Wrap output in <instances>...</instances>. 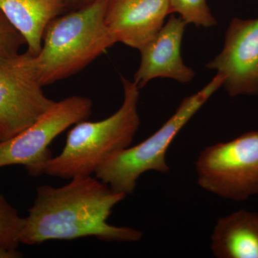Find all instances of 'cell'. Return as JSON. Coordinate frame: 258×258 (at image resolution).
Masks as SVG:
<instances>
[{
	"instance_id": "1",
	"label": "cell",
	"mask_w": 258,
	"mask_h": 258,
	"mask_svg": "<svg viewBox=\"0 0 258 258\" xmlns=\"http://www.w3.org/2000/svg\"><path fill=\"white\" fill-rule=\"evenodd\" d=\"M125 197L93 175L76 176L58 187L38 186L25 217L20 243L35 245L88 237L106 242H137L142 237L141 231L108 222L113 208Z\"/></svg>"
},
{
	"instance_id": "2",
	"label": "cell",
	"mask_w": 258,
	"mask_h": 258,
	"mask_svg": "<svg viewBox=\"0 0 258 258\" xmlns=\"http://www.w3.org/2000/svg\"><path fill=\"white\" fill-rule=\"evenodd\" d=\"M108 2L95 0L48 24L41 50L32 56L34 69L42 86L79 72L116 43L106 23Z\"/></svg>"
},
{
	"instance_id": "3",
	"label": "cell",
	"mask_w": 258,
	"mask_h": 258,
	"mask_svg": "<svg viewBox=\"0 0 258 258\" xmlns=\"http://www.w3.org/2000/svg\"><path fill=\"white\" fill-rule=\"evenodd\" d=\"M123 101L118 111L99 121H80L69 131L63 149L42 167V174L72 179L91 176L112 156L130 147L140 125L139 89L122 78Z\"/></svg>"
},
{
	"instance_id": "4",
	"label": "cell",
	"mask_w": 258,
	"mask_h": 258,
	"mask_svg": "<svg viewBox=\"0 0 258 258\" xmlns=\"http://www.w3.org/2000/svg\"><path fill=\"white\" fill-rule=\"evenodd\" d=\"M217 74L198 93L185 98L165 123L149 138L112 156L95 173V176L115 191L129 195L134 192L142 174L154 171L166 174L169 167L166 152L173 141L186 123L223 86Z\"/></svg>"
},
{
	"instance_id": "5",
	"label": "cell",
	"mask_w": 258,
	"mask_h": 258,
	"mask_svg": "<svg viewBox=\"0 0 258 258\" xmlns=\"http://www.w3.org/2000/svg\"><path fill=\"white\" fill-rule=\"evenodd\" d=\"M200 187L241 202L258 195V132L203 149L195 162Z\"/></svg>"
},
{
	"instance_id": "6",
	"label": "cell",
	"mask_w": 258,
	"mask_h": 258,
	"mask_svg": "<svg viewBox=\"0 0 258 258\" xmlns=\"http://www.w3.org/2000/svg\"><path fill=\"white\" fill-rule=\"evenodd\" d=\"M93 103L87 97L73 96L60 101L32 124L15 137L0 142V168L25 166L30 175H42V167L51 157L49 146L66 129L92 113Z\"/></svg>"
},
{
	"instance_id": "7",
	"label": "cell",
	"mask_w": 258,
	"mask_h": 258,
	"mask_svg": "<svg viewBox=\"0 0 258 258\" xmlns=\"http://www.w3.org/2000/svg\"><path fill=\"white\" fill-rule=\"evenodd\" d=\"M42 87L28 52L0 57V142L23 132L53 106Z\"/></svg>"
},
{
	"instance_id": "8",
	"label": "cell",
	"mask_w": 258,
	"mask_h": 258,
	"mask_svg": "<svg viewBox=\"0 0 258 258\" xmlns=\"http://www.w3.org/2000/svg\"><path fill=\"white\" fill-rule=\"evenodd\" d=\"M207 67L222 76L230 96L257 95L258 18H234L223 48Z\"/></svg>"
},
{
	"instance_id": "9",
	"label": "cell",
	"mask_w": 258,
	"mask_h": 258,
	"mask_svg": "<svg viewBox=\"0 0 258 258\" xmlns=\"http://www.w3.org/2000/svg\"><path fill=\"white\" fill-rule=\"evenodd\" d=\"M186 26L182 19L172 15L154 38L140 50V66L134 81L139 88L157 78L173 79L181 83L193 79L195 72L184 64L181 55Z\"/></svg>"
},
{
	"instance_id": "10",
	"label": "cell",
	"mask_w": 258,
	"mask_h": 258,
	"mask_svg": "<svg viewBox=\"0 0 258 258\" xmlns=\"http://www.w3.org/2000/svg\"><path fill=\"white\" fill-rule=\"evenodd\" d=\"M169 0H109L106 23L117 42L140 51L164 26Z\"/></svg>"
},
{
	"instance_id": "11",
	"label": "cell",
	"mask_w": 258,
	"mask_h": 258,
	"mask_svg": "<svg viewBox=\"0 0 258 258\" xmlns=\"http://www.w3.org/2000/svg\"><path fill=\"white\" fill-rule=\"evenodd\" d=\"M64 7L63 0H0V11L21 34L32 56L41 50L45 29Z\"/></svg>"
},
{
	"instance_id": "12",
	"label": "cell",
	"mask_w": 258,
	"mask_h": 258,
	"mask_svg": "<svg viewBox=\"0 0 258 258\" xmlns=\"http://www.w3.org/2000/svg\"><path fill=\"white\" fill-rule=\"evenodd\" d=\"M211 249L218 258H258V214L240 210L219 219Z\"/></svg>"
},
{
	"instance_id": "13",
	"label": "cell",
	"mask_w": 258,
	"mask_h": 258,
	"mask_svg": "<svg viewBox=\"0 0 258 258\" xmlns=\"http://www.w3.org/2000/svg\"><path fill=\"white\" fill-rule=\"evenodd\" d=\"M25 225V217L19 215L3 195L0 194V249L16 250Z\"/></svg>"
},
{
	"instance_id": "14",
	"label": "cell",
	"mask_w": 258,
	"mask_h": 258,
	"mask_svg": "<svg viewBox=\"0 0 258 258\" xmlns=\"http://www.w3.org/2000/svg\"><path fill=\"white\" fill-rule=\"evenodd\" d=\"M169 13H177L186 25L210 28L217 24L207 0H169Z\"/></svg>"
},
{
	"instance_id": "15",
	"label": "cell",
	"mask_w": 258,
	"mask_h": 258,
	"mask_svg": "<svg viewBox=\"0 0 258 258\" xmlns=\"http://www.w3.org/2000/svg\"><path fill=\"white\" fill-rule=\"evenodd\" d=\"M25 40L0 11V57L18 53Z\"/></svg>"
},
{
	"instance_id": "16",
	"label": "cell",
	"mask_w": 258,
	"mask_h": 258,
	"mask_svg": "<svg viewBox=\"0 0 258 258\" xmlns=\"http://www.w3.org/2000/svg\"><path fill=\"white\" fill-rule=\"evenodd\" d=\"M23 256L21 252L16 250H7L0 249V258H19Z\"/></svg>"
},
{
	"instance_id": "17",
	"label": "cell",
	"mask_w": 258,
	"mask_h": 258,
	"mask_svg": "<svg viewBox=\"0 0 258 258\" xmlns=\"http://www.w3.org/2000/svg\"><path fill=\"white\" fill-rule=\"evenodd\" d=\"M94 1L95 0H63L64 3H67V2H69V3H85L86 5L90 4V3H93Z\"/></svg>"
}]
</instances>
